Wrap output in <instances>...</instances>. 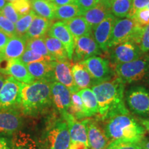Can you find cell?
I'll use <instances>...</instances> for the list:
<instances>
[{
    "mask_svg": "<svg viewBox=\"0 0 149 149\" xmlns=\"http://www.w3.org/2000/svg\"><path fill=\"white\" fill-rule=\"evenodd\" d=\"M11 3L20 17L29 14L32 10L30 0H15L11 1Z\"/></svg>",
    "mask_w": 149,
    "mask_h": 149,
    "instance_id": "36",
    "label": "cell"
},
{
    "mask_svg": "<svg viewBox=\"0 0 149 149\" xmlns=\"http://www.w3.org/2000/svg\"><path fill=\"white\" fill-rule=\"evenodd\" d=\"M11 60L12 59L7 58L2 53H0V73L8 74Z\"/></svg>",
    "mask_w": 149,
    "mask_h": 149,
    "instance_id": "44",
    "label": "cell"
},
{
    "mask_svg": "<svg viewBox=\"0 0 149 149\" xmlns=\"http://www.w3.org/2000/svg\"><path fill=\"white\" fill-rule=\"evenodd\" d=\"M72 72L74 83L79 90L92 88L96 85L90 72L81 61L72 65Z\"/></svg>",
    "mask_w": 149,
    "mask_h": 149,
    "instance_id": "21",
    "label": "cell"
},
{
    "mask_svg": "<svg viewBox=\"0 0 149 149\" xmlns=\"http://www.w3.org/2000/svg\"><path fill=\"white\" fill-rule=\"evenodd\" d=\"M19 59L26 65L33 62H37V61H55L53 60V59L49 58V57L35 53L31 50L28 49V48L26 49V51H24V53L22 54V55L19 58Z\"/></svg>",
    "mask_w": 149,
    "mask_h": 149,
    "instance_id": "35",
    "label": "cell"
},
{
    "mask_svg": "<svg viewBox=\"0 0 149 149\" xmlns=\"http://www.w3.org/2000/svg\"><path fill=\"white\" fill-rule=\"evenodd\" d=\"M68 149H69V148H68Z\"/></svg>",
    "mask_w": 149,
    "mask_h": 149,
    "instance_id": "56",
    "label": "cell"
},
{
    "mask_svg": "<svg viewBox=\"0 0 149 149\" xmlns=\"http://www.w3.org/2000/svg\"><path fill=\"white\" fill-rule=\"evenodd\" d=\"M51 89L53 104L56 111L63 117L69 113L71 93L69 89L57 81L51 83Z\"/></svg>",
    "mask_w": 149,
    "mask_h": 149,
    "instance_id": "12",
    "label": "cell"
},
{
    "mask_svg": "<svg viewBox=\"0 0 149 149\" xmlns=\"http://www.w3.org/2000/svg\"><path fill=\"white\" fill-rule=\"evenodd\" d=\"M68 126L70 136V141H79L85 144L88 147V137L86 125L84 121L78 122L70 113H67L63 117Z\"/></svg>",
    "mask_w": 149,
    "mask_h": 149,
    "instance_id": "20",
    "label": "cell"
},
{
    "mask_svg": "<svg viewBox=\"0 0 149 149\" xmlns=\"http://www.w3.org/2000/svg\"><path fill=\"white\" fill-rule=\"evenodd\" d=\"M81 62L90 72L96 84L109 81L116 75L110 61L100 56H93Z\"/></svg>",
    "mask_w": 149,
    "mask_h": 149,
    "instance_id": "9",
    "label": "cell"
},
{
    "mask_svg": "<svg viewBox=\"0 0 149 149\" xmlns=\"http://www.w3.org/2000/svg\"><path fill=\"white\" fill-rule=\"evenodd\" d=\"M11 149H38L37 143L31 135L19 131L11 139Z\"/></svg>",
    "mask_w": 149,
    "mask_h": 149,
    "instance_id": "29",
    "label": "cell"
},
{
    "mask_svg": "<svg viewBox=\"0 0 149 149\" xmlns=\"http://www.w3.org/2000/svg\"><path fill=\"white\" fill-rule=\"evenodd\" d=\"M48 35L57 39L64 45L69 60H72L74 53V40L64 22L57 21L52 24Z\"/></svg>",
    "mask_w": 149,
    "mask_h": 149,
    "instance_id": "15",
    "label": "cell"
},
{
    "mask_svg": "<svg viewBox=\"0 0 149 149\" xmlns=\"http://www.w3.org/2000/svg\"><path fill=\"white\" fill-rule=\"evenodd\" d=\"M31 8L37 15L51 21L55 19L56 6L49 0H33Z\"/></svg>",
    "mask_w": 149,
    "mask_h": 149,
    "instance_id": "27",
    "label": "cell"
},
{
    "mask_svg": "<svg viewBox=\"0 0 149 149\" xmlns=\"http://www.w3.org/2000/svg\"><path fill=\"white\" fill-rule=\"evenodd\" d=\"M105 149H141V146L139 143L114 140L111 141Z\"/></svg>",
    "mask_w": 149,
    "mask_h": 149,
    "instance_id": "38",
    "label": "cell"
},
{
    "mask_svg": "<svg viewBox=\"0 0 149 149\" xmlns=\"http://www.w3.org/2000/svg\"><path fill=\"white\" fill-rule=\"evenodd\" d=\"M9 39H10V37L0 31V53H3Z\"/></svg>",
    "mask_w": 149,
    "mask_h": 149,
    "instance_id": "45",
    "label": "cell"
},
{
    "mask_svg": "<svg viewBox=\"0 0 149 149\" xmlns=\"http://www.w3.org/2000/svg\"><path fill=\"white\" fill-rule=\"evenodd\" d=\"M49 1L55 4L56 6L68 4H76V0H49Z\"/></svg>",
    "mask_w": 149,
    "mask_h": 149,
    "instance_id": "47",
    "label": "cell"
},
{
    "mask_svg": "<svg viewBox=\"0 0 149 149\" xmlns=\"http://www.w3.org/2000/svg\"><path fill=\"white\" fill-rule=\"evenodd\" d=\"M70 136L68 124L63 117L49 121L41 139L42 149H68Z\"/></svg>",
    "mask_w": 149,
    "mask_h": 149,
    "instance_id": "4",
    "label": "cell"
},
{
    "mask_svg": "<svg viewBox=\"0 0 149 149\" xmlns=\"http://www.w3.org/2000/svg\"><path fill=\"white\" fill-rule=\"evenodd\" d=\"M100 0H76V5L78 6L81 13H84L94 7Z\"/></svg>",
    "mask_w": 149,
    "mask_h": 149,
    "instance_id": "43",
    "label": "cell"
},
{
    "mask_svg": "<svg viewBox=\"0 0 149 149\" xmlns=\"http://www.w3.org/2000/svg\"><path fill=\"white\" fill-rule=\"evenodd\" d=\"M31 1H33V0H31Z\"/></svg>",
    "mask_w": 149,
    "mask_h": 149,
    "instance_id": "55",
    "label": "cell"
},
{
    "mask_svg": "<svg viewBox=\"0 0 149 149\" xmlns=\"http://www.w3.org/2000/svg\"><path fill=\"white\" fill-rule=\"evenodd\" d=\"M140 145L141 146V148L143 149H149V140H144L141 141Z\"/></svg>",
    "mask_w": 149,
    "mask_h": 149,
    "instance_id": "50",
    "label": "cell"
},
{
    "mask_svg": "<svg viewBox=\"0 0 149 149\" xmlns=\"http://www.w3.org/2000/svg\"><path fill=\"white\" fill-rule=\"evenodd\" d=\"M102 52L93 35L81 37L74 41L72 59L75 63L80 62L93 56L101 55Z\"/></svg>",
    "mask_w": 149,
    "mask_h": 149,
    "instance_id": "11",
    "label": "cell"
},
{
    "mask_svg": "<svg viewBox=\"0 0 149 149\" xmlns=\"http://www.w3.org/2000/svg\"><path fill=\"white\" fill-rule=\"evenodd\" d=\"M26 48L31 50L35 53L40 54V55L55 60L48 51L45 41H44V37H40V38L28 39L26 42Z\"/></svg>",
    "mask_w": 149,
    "mask_h": 149,
    "instance_id": "33",
    "label": "cell"
},
{
    "mask_svg": "<svg viewBox=\"0 0 149 149\" xmlns=\"http://www.w3.org/2000/svg\"><path fill=\"white\" fill-rule=\"evenodd\" d=\"M113 65L125 64L141 58L144 53L137 43L128 40L110 48L108 51Z\"/></svg>",
    "mask_w": 149,
    "mask_h": 149,
    "instance_id": "8",
    "label": "cell"
},
{
    "mask_svg": "<svg viewBox=\"0 0 149 149\" xmlns=\"http://www.w3.org/2000/svg\"><path fill=\"white\" fill-rule=\"evenodd\" d=\"M5 80H6V78L4 76H3V74H0V91H1V88H2Z\"/></svg>",
    "mask_w": 149,
    "mask_h": 149,
    "instance_id": "51",
    "label": "cell"
},
{
    "mask_svg": "<svg viewBox=\"0 0 149 149\" xmlns=\"http://www.w3.org/2000/svg\"><path fill=\"white\" fill-rule=\"evenodd\" d=\"M11 139L0 136V149H11Z\"/></svg>",
    "mask_w": 149,
    "mask_h": 149,
    "instance_id": "46",
    "label": "cell"
},
{
    "mask_svg": "<svg viewBox=\"0 0 149 149\" xmlns=\"http://www.w3.org/2000/svg\"><path fill=\"white\" fill-rule=\"evenodd\" d=\"M36 14L31 10L29 14L20 17L19 19L15 24V25L16 34L19 36H24L27 33L30 26L32 23L33 19L35 18Z\"/></svg>",
    "mask_w": 149,
    "mask_h": 149,
    "instance_id": "34",
    "label": "cell"
},
{
    "mask_svg": "<svg viewBox=\"0 0 149 149\" xmlns=\"http://www.w3.org/2000/svg\"><path fill=\"white\" fill-rule=\"evenodd\" d=\"M51 83L46 80H35L22 85L20 109L25 115L37 117L44 114L53 105Z\"/></svg>",
    "mask_w": 149,
    "mask_h": 149,
    "instance_id": "2",
    "label": "cell"
},
{
    "mask_svg": "<svg viewBox=\"0 0 149 149\" xmlns=\"http://www.w3.org/2000/svg\"><path fill=\"white\" fill-rule=\"evenodd\" d=\"M83 103L86 117H92L98 113V103L92 89L85 88L78 91Z\"/></svg>",
    "mask_w": 149,
    "mask_h": 149,
    "instance_id": "26",
    "label": "cell"
},
{
    "mask_svg": "<svg viewBox=\"0 0 149 149\" xmlns=\"http://www.w3.org/2000/svg\"><path fill=\"white\" fill-rule=\"evenodd\" d=\"M125 83L120 77L93 86L98 103L99 118L106 121L120 115L129 114L124 102Z\"/></svg>",
    "mask_w": 149,
    "mask_h": 149,
    "instance_id": "1",
    "label": "cell"
},
{
    "mask_svg": "<svg viewBox=\"0 0 149 149\" xmlns=\"http://www.w3.org/2000/svg\"><path fill=\"white\" fill-rule=\"evenodd\" d=\"M69 149H89L85 144L79 141H70Z\"/></svg>",
    "mask_w": 149,
    "mask_h": 149,
    "instance_id": "48",
    "label": "cell"
},
{
    "mask_svg": "<svg viewBox=\"0 0 149 149\" xmlns=\"http://www.w3.org/2000/svg\"><path fill=\"white\" fill-rule=\"evenodd\" d=\"M26 42L25 35H14L10 37L2 53L10 59H19L26 49Z\"/></svg>",
    "mask_w": 149,
    "mask_h": 149,
    "instance_id": "22",
    "label": "cell"
},
{
    "mask_svg": "<svg viewBox=\"0 0 149 149\" xmlns=\"http://www.w3.org/2000/svg\"><path fill=\"white\" fill-rule=\"evenodd\" d=\"M31 75L36 80H46L49 82L55 81L54 77V61H42L26 65Z\"/></svg>",
    "mask_w": 149,
    "mask_h": 149,
    "instance_id": "19",
    "label": "cell"
},
{
    "mask_svg": "<svg viewBox=\"0 0 149 149\" xmlns=\"http://www.w3.org/2000/svg\"><path fill=\"white\" fill-rule=\"evenodd\" d=\"M87 131L89 149H105L110 143V139L104 130L99 126L97 122L92 119L84 120Z\"/></svg>",
    "mask_w": 149,
    "mask_h": 149,
    "instance_id": "13",
    "label": "cell"
},
{
    "mask_svg": "<svg viewBox=\"0 0 149 149\" xmlns=\"http://www.w3.org/2000/svg\"><path fill=\"white\" fill-rule=\"evenodd\" d=\"M111 13L109 14L107 17L99 24L93 30V35L97 44L102 52L108 53L109 51V44L111 39V33L113 31V26L117 19Z\"/></svg>",
    "mask_w": 149,
    "mask_h": 149,
    "instance_id": "14",
    "label": "cell"
},
{
    "mask_svg": "<svg viewBox=\"0 0 149 149\" xmlns=\"http://www.w3.org/2000/svg\"><path fill=\"white\" fill-rule=\"evenodd\" d=\"M6 4V0H0V11L3 8Z\"/></svg>",
    "mask_w": 149,
    "mask_h": 149,
    "instance_id": "52",
    "label": "cell"
},
{
    "mask_svg": "<svg viewBox=\"0 0 149 149\" xmlns=\"http://www.w3.org/2000/svg\"><path fill=\"white\" fill-rule=\"evenodd\" d=\"M8 74L24 84H32L36 80L29 72L26 64L19 59L11 60Z\"/></svg>",
    "mask_w": 149,
    "mask_h": 149,
    "instance_id": "25",
    "label": "cell"
},
{
    "mask_svg": "<svg viewBox=\"0 0 149 149\" xmlns=\"http://www.w3.org/2000/svg\"><path fill=\"white\" fill-rule=\"evenodd\" d=\"M147 8H148V9H149V5H148V6H147Z\"/></svg>",
    "mask_w": 149,
    "mask_h": 149,
    "instance_id": "54",
    "label": "cell"
},
{
    "mask_svg": "<svg viewBox=\"0 0 149 149\" xmlns=\"http://www.w3.org/2000/svg\"><path fill=\"white\" fill-rule=\"evenodd\" d=\"M139 46L144 54L149 53V24L143 29Z\"/></svg>",
    "mask_w": 149,
    "mask_h": 149,
    "instance_id": "41",
    "label": "cell"
},
{
    "mask_svg": "<svg viewBox=\"0 0 149 149\" xmlns=\"http://www.w3.org/2000/svg\"><path fill=\"white\" fill-rule=\"evenodd\" d=\"M0 12H1V13L3 16H5L6 17L10 19L14 24H15L20 18V16L16 12V10H15L11 2L6 3L3 8L1 9Z\"/></svg>",
    "mask_w": 149,
    "mask_h": 149,
    "instance_id": "40",
    "label": "cell"
},
{
    "mask_svg": "<svg viewBox=\"0 0 149 149\" xmlns=\"http://www.w3.org/2000/svg\"><path fill=\"white\" fill-rule=\"evenodd\" d=\"M133 0H113L111 12L117 18L127 17L131 9Z\"/></svg>",
    "mask_w": 149,
    "mask_h": 149,
    "instance_id": "31",
    "label": "cell"
},
{
    "mask_svg": "<svg viewBox=\"0 0 149 149\" xmlns=\"http://www.w3.org/2000/svg\"><path fill=\"white\" fill-rule=\"evenodd\" d=\"M144 27L136 23L133 19L117 18L113 26L109 50L113 46L128 40H131L139 45Z\"/></svg>",
    "mask_w": 149,
    "mask_h": 149,
    "instance_id": "6",
    "label": "cell"
},
{
    "mask_svg": "<svg viewBox=\"0 0 149 149\" xmlns=\"http://www.w3.org/2000/svg\"><path fill=\"white\" fill-rule=\"evenodd\" d=\"M23 119L17 109L0 111V135H12L19 131Z\"/></svg>",
    "mask_w": 149,
    "mask_h": 149,
    "instance_id": "16",
    "label": "cell"
},
{
    "mask_svg": "<svg viewBox=\"0 0 149 149\" xmlns=\"http://www.w3.org/2000/svg\"><path fill=\"white\" fill-rule=\"evenodd\" d=\"M68 112L77 120H82L86 117L85 115L84 109L82 101H81V99L78 92L71 93L70 106Z\"/></svg>",
    "mask_w": 149,
    "mask_h": 149,
    "instance_id": "32",
    "label": "cell"
},
{
    "mask_svg": "<svg viewBox=\"0 0 149 149\" xmlns=\"http://www.w3.org/2000/svg\"><path fill=\"white\" fill-rule=\"evenodd\" d=\"M140 122L144 128L149 132V119H140Z\"/></svg>",
    "mask_w": 149,
    "mask_h": 149,
    "instance_id": "49",
    "label": "cell"
},
{
    "mask_svg": "<svg viewBox=\"0 0 149 149\" xmlns=\"http://www.w3.org/2000/svg\"><path fill=\"white\" fill-rule=\"evenodd\" d=\"M7 1H10V2H11V1H15V0H7Z\"/></svg>",
    "mask_w": 149,
    "mask_h": 149,
    "instance_id": "53",
    "label": "cell"
},
{
    "mask_svg": "<svg viewBox=\"0 0 149 149\" xmlns=\"http://www.w3.org/2000/svg\"><path fill=\"white\" fill-rule=\"evenodd\" d=\"M113 68L117 77L125 84L139 81L149 84V53L135 61L115 65Z\"/></svg>",
    "mask_w": 149,
    "mask_h": 149,
    "instance_id": "5",
    "label": "cell"
},
{
    "mask_svg": "<svg viewBox=\"0 0 149 149\" xmlns=\"http://www.w3.org/2000/svg\"><path fill=\"white\" fill-rule=\"evenodd\" d=\"M64 22L71 33L74 41L81 37L93 35L92 28L81 16L76 17Z\"/></svg>",
    "mask_w": 149,
    "mask_h": 149,
    "instance_id": "24",
    "label": "cell"
},
{
    "mask_svg": "<svg viewBox=\"0 0 149 149\" xmlns=\"http://www.w3.org/2000/svg\"><path fill=\"white\" fill-rule=\"evenodd\" d=\"M113 1V0H100L94 7L81 15V17L91 26L93 30L111 13V8Z\"/></svg>",
    "mask_w": 149,
    "mask_h": 149,
    "instance_id": "18",
    "label": "cell"
},
{
    "mask_svg": "<svg viewBox=\"0 0 149 149\" xmlns=\"http://www.w3.org/2000/svg\"><path fill=\"white\" fill-rule=\"evenodd\" d=\"M0 31L10 37L16 35L15 25L13 22L3 16L0 12Z\"/></svg>",
    "mask_w": 149,
    "mask_h": 149,
    "instance_id": "37",
    "label": "cell"
},
{
    "mask_svg": "<svg viewBox=\"0 0 149 149\" xmlns=\"http://www.w3.org/2000/svg\"><path fill=\"white\" fill-rule=\"evenodd\" d=\"M44 41L49 53L55 61H68L66 48L57 39L49 35L44 37Z\"/></svg>",
    "mask_w": 149,
    "mask_h": 149,
    "instance_id": "28",
    "label": "cell"
},
{
    "mask_svg": "<svg viewBox=\"0 0 149 149\" xmlns=\"http://www.w3.org/2000/svg\"><path fill=\"white\" fill-rule=\"evenodd\" d=\"M128 107L137 115H149V91L141 86L130 87L126 93Z\"/></svg>",
    "mask_w": 149,
    "mask_h": 149,
    "instance_id": "10",
    "label": "cell"
},
{
    "mask_svg": "<svg viewBox=\"0 0 149 149\" xmlns=\"http://www.w3.org/2000/svg\"><path fill=\"white\" fill-rule=\"evenodd\" d=\"M149 5V0H133L131 9L128 13L127 18L133 19L134 15L137 10H140L148 6Z\"/></svg>",
    "mask_w": 149,
    "mask_h": 149,
    "instance_id": "42",
    "label": "cell"
},
{
    "mask_svg": "<svg viewBox=\"0 0 149 149\" xmlns=\"http://www.w3.org/2000/svg\"><path fill=\"white\" fill-rule=\"evenodd\" d=\"M54 77L55 81L65 86L71 93L79 91L74 83L69 61H54Z\"/></svg>",
    "mask_w": 149,
    "mask_h": 149,
    "instance_id": "17",
    "label": "cell"
},
{
    "mask_svg": "<svg viewBox=\"0 0 149 149\" xmlns=\"http://www.w3.org/2000/svg\"><path fill=\"white\" fill-rule=\"evenodd\" d=\"M82 13L77 5L68 4L56 6L55 19L59 21H67L78 16H81Z\"/></svg>",
    "mask_w": 149,
    "mask_h": 149,
    "instance_id": "30",
    "label": "cell"
},
{
    "mask_svg": "<svg viewBox=\"0 0 149 149\" xmlns=\"http://www.w3.org/2000/svg\"><path fill=\"white\" fill-rule=\"evenodd\" d=\"M104 131L111 141L121 140L139 143L144 139V128L130 115H120L108 120Z\"/></svg>",
    "mask_w": 149,
    "mask_h": 149,
    "instance_id": "3",
    "label": "cell"
},
{
    "mask_svg": "<svg viewBox=\"0 0 149 149\" xmlns=\"http://www.w3.org/2000/svg\"><path fill=\"white\" fill-rule=\"evenodd\" d=\"M22 85L11 76L6 78L0 91V111L20 109Z\"/></svg>",
    "mask_w": 149,
    "mask_h": 149,
    "instance_id": "7",
    "label": "cell"
},
{
    "mask_svg": "<svg viewBox=\"0 0 149 149\" xmlns=\"http://www.w3.org/2000/svg\"><path fill=\"white\" fill-rule=\"evenodd\" d=\"M133 19L141 27H145L149 24V9L146 7L137 10L134 15Z\"/></svg>",
    "mask_w": 149,
    "mask_h": 149,
    "instance_id": "39",
    "label": "cell"
},
{
    "mask_svg": "<svg viewBox=\"0 0 149 149\" xmlns=\"http://www.w3.org/2000/svg\"><path fill=\"white\" fill-rule=\"evenodd\" d=\"M53 22L36 15L25 35L26 40L45 37L48 35V31L53 24Z\"/></svg>",
    "mask_w": 149,
    "mask_h": 149,
    "instance_id": "23",
    "label": "cell"
}]
</instances>
